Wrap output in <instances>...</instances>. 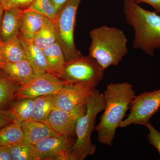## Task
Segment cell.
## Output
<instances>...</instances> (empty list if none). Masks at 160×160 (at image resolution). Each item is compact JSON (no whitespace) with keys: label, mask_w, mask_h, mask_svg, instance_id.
<instances>
[{"label":"cell","mask_w":160,"mask_h":160,"mask_svg":"<svg viewBox=\"0 0 160 160\" xmlns=\"http://www.w3.org/2000/svg\"><path fill=\"white\" fill-rule=\"evenodd\" d=\"M13 122L8 110L0 109V128Z\"/></svg>","instance_id":"obj_28"},{"label":"cell","mask_w":160,"mask_h":160,"mask_svg":"<svg viewBox=\"0 0 160 160\" xmlns=\"http://www.w3.org/2000/svg\"><path fill=\"white\" fill-rule=\"evenodd\" d=\"M91 43L89 55L106 70L117 66L128 54V40L122 30L116 27L100 26L89 32Z\"/></svg>","instance_id":"obj_3"},{"label":"cell","mask_w":160,"mask_h":160,"mask_svg":"<svg viewBox=\"0 0 160 160\" xmlns=\"http://www.w3.org/2000/svg\"><path fill=\"white\" fill-rule=\"evenodd\" d=\"M3 0H0V4H1V2H2V1Z\"/></svg>","instance_id":"obj_34"},{"label":"cell","mask_w":160,"mask_h":160,"mask_svg":"<svg viewBox=\"0 0 160 160\" xmlns=\"http://www.w3.org/2000/svg\"><path fill=\"white\" fill-rule=\"evenodd\" d=\"M0 160H12L8 147L0 146Z\"/></svg>","instance_id":"obj_30"},{"label":"cell","mask_w":160,"mask_h":160,"mask_svg":"<svg viewBox=\"0 0 160 160\" xmlns=\"http://www.w3.org/2000/svg\"><path fill=\"white\" fill-rule=\"evenodd\" d=\"M32 41L35 45L42 49L55 43L56 36L53 20L45 17L41 29Z\"/></svg>","instance_id":"obj_21"},{"label":"cell","mask_w":160,"mask_h":160,"mask_svg":"<svg viewBox=\"0 0 160 160\" xmlns=\"http://www.w3.org/2000/svg\"><path fill=\"white\" fill-rule=\"evenodd\" d=\"M123 9L127 23L134 29L133 48L154 56L156 49H160V16L143 9L133 0H124Z\"/></svg>","instance_id":"obj_2"},{"label":"cell","mask_w":160,"mask_h":160,"mask_svg":"<svg viewBox=\"0 0 160 160\" xmlns=\"http://www.w3.org/2000/svg\"><path fill=\"white\" fill-rule=\"evenodd\" d=\"M105 107L95 128L100 143L111 147L116 130L124 120L135 96L133 86L129 82L110 83L103 93Z\"/></svg>","instance_id":"obj_1"},{"label":"cell","mask_w":160,"mask_h":160,"mask_svg":"<svg viewBox=\"0 0 160 160\" xmlns=\"http://www.w3.org/2000/svg\"><path fill=\"white\" fill-rule=\"evenodd\" d=\"M81 0H68L58 12L53 20L57 42L62 50L66 62L82 57L74 39L77 14Z\"/></svg>","instance_id":"obj_5"},{"label":"cell","mask_w":160,"mask_h":160,"mask_svg":"<svg viewBox=\"0 0 160 160\" xmlns=\"http://www.w3.org/2000/svg\"><path fill=\"white\" fill-rule=\"evenodd\" d=\"M20 125L24 134V141L33 145L46 138L60 134L45 122L30 119Z\"/></svg>","instance_id":"obj_12"},{"label":"cell","mask_w":160,"mask_h":160,"mask_svg":"<svg viewBox=\"0 0 160 160\" xmlns=\"http://www.w3.org/2000/svg\"><path fill=\"white\" fill-rule=\"evenodd\" d=\"M21 85L0 69V109L6 110L15 100V95Z\"/></svg>","instance_id":"obj_17"},{"label":"cell","mask_w":160,"mask_h":160,"mask_svg":"<svg viewBox=\"0 0 160 160\" xmlns=\"http://www.w3.org/2000/svg\"><path fill=\"white\" fill-rule=\"evenodd\" d=\"M4 11V9H3L2 6L0 4V28H1V23H2Z\"/></svg>","instance_id":"obj_33"},{"label":"cell","mask_w":160,"mask_h":160,"mask_svg":"<svg viewBox=\"0 0 160 160\" xmlns=\"http://www.w3.org/2000/svg\"><path fill=\"white\" fill-rule=\"evenodd\" d=\"M86 111V104L71 111L54 108L49 114L47 123L58 134L72 136L75 134L78 120Z\"/></svg>","instance_id":"obj_11"},{"label":"cell","mask_w":160,"mask_h":160,"mask_svg":"<svg viewBox=\"0 0 160 160\" xmlns=\"http://www.w3.org/2000/svg\"><path fill=\"white\" fill-rule=\"evenodd\" d=\"M105 70L89 55L66 62L60 78L66 83H99Z\"/></svg>","instance_id":"obj_6"},{"label":"cell","mask_w":160,"mask_h":160,"mask_svg":"<svg viewBox=\"0 0 160 160\" xmlns=\"http://www.w3.org/2000/svg\"><path fill=\"white\" fill-rule=\"evenodd\" d=\"M129 114L120 125L121 128L131 125H144L160 109V89L145 91L134 97Z\"/></svg>","instance_id":"obj_7"},{"label":"cell","mask_w":160,"mask_h":160,"mask_svg":"<svg viewBox=\"0 0 160 160\" xmlns=\"http://www.w3.org/2000/svg\"><path fill=\"white\" fill-rule=\"evenodd\" d=\"M35 0H3L1 5L4 10L12 8L26 9L29 8Z\"/></svg>","instance_id":"obj_27"},{"label":"cell","mask_w":160,"mask_h":160,"mask_svg":"<svg viewBox=\"0 0 160 160\" xmlns=\"http://www.w3.org/2000/svg\"><path fill=\"white\" fill-rule=\"evenodd\" d=\"M75 142L71 136L59 134L44 139L34 146L39 160H70Z\"/></svg>","instance_id":"obj_10"},{"label":"cell","mask_w":160,"mask_h":160,"mask_svg":"<svg viewBox=\"0 0 160 160\" xmlns=\"http://www.w3.org/2000/svg\"><path fill=\"white\" fill-rule=\"evenodd\" d=\"M98 84L95 82L66 83L58 93L55 108L71 111L86 104Z\"/></svg>","instance_id":"obj_9"},{"label":"cell","mask_w":160,"mask_h":160,"mask_svg":"<svg viewBox=\"0 0 160 160\" xmlns=\"http://www.w3.org/2000/svg\"><path fill=\"white\" fill-rule=\"evenodd\" d=\"M144 126L149 130L147 137L149 143L157 149L160 155V132L156 129L150 122L146 123Z\"/></svg>","instance_id":"obj_26"},{"label":"cell","mask_w":160,"mask_h":160,"mask_svg":"<svg viewBox=\"0 0 160 160\" xmlns=\"http://www.w3.org/2000/svg\"><path fill=\"white\" fill-rule=\"evenodd\" d=\"M86 113L77 123V138L72 149L70 160H83L89 156L93 155L96 152V146L92 142L91 135L94 129L97 116L105 109L103 93L96 89L86 101Z\"/></svg>","instance_id":"obj_4"},{"label":"cell","mask_w":160,"mask_h":160,"mask_svg":"<svg viewBox=\"0 0 160 160\" xmlns=\"http://www.w3.org/2000/svg\"><path fill=\"white\" fill-rule=\"evenodd\" d=\"M2 69L21 86L35 76L32 66L27 59L15 62H5Z\"/></svg>","instance_id":"obj_16"},{"label":"cell","mask_w":160,"mask_h":160,"mask_svg":"<svg viewBox=\"0 0 160 160\" xmlns=\"http://www.w3.org/2000/svg\"><path fill=\"white\" fill-rule=\"evenodd\" d=\"M43 51L50 72L60 78L66 62L61 46L56 42Z\"/></svg>","instance_id":"obj_20"},{"label":"cell","mask_w":160,"mask_h":160,"mask_svg":"<svg viewBox=\"0 0 160 160\" xmlns=\"http://www.w3.org/2000/svg\"><path fill=\"white\" fill-rule=\"evenodd\" d=\"M136 3H145L152 6L157 13H160V0H133Z\"/></svg>","instance_id":"obj_29"},{"label":"cell","mask_w":160,"mask_h":160,"mask_svg":"<svg viewBox=\"0 0 160 160\" xmlns=\"http://www.w3.org/2000/svg\"><path fill=\"white\" fill-rule=\"evenodd\" d=\"M45 16L30 10L24 9L18 37L21 39L32 41L41 29Z\"/></svg>","instance_id":"obj_14"},{"label":"cell","mask_w":160,"mask_h":160,"mask_svg":"<svg viewBox=\"0 0 160 160\" xmlns=\"http://www.w3.org/2000/svg\"><path fill=\"white\" fill-rule=\"evenodd\" d=\"M24 10L18 8L4 10L0 28V37L3 42L18 37Z\"/></svg>","instance_id":"obj_13"},{"label":"cell","mask_w":160,"mask_h":160,"mask_svg":"<svg viewBox=\"0 0 160 160\" xmlns=\"http://www.w3.org/2000/svg\"><path fill=\"white\" fill-rule=\"evenodd\" d=\"M8 110L12 122L21 123L31 119L34 108L35 98H25L17 100Z\"/></svg>","instance_id":"obj_19"},{"label":"cell","mask_w":160,"mask_h":160,"mask_svg":"<svg viewBox=\"0 0 160 160\" xmlns=\"http://www.w3.org/2000/svg\"><path fill=\"white\" fill-rule=\"evenodd\" d=\"M66 84L65 81L49 72L35 75L29 82L21 86L15 95V99L35 98L58 93Z\"/></svg>","instance_id":"obj_8"},{"label":"cell","mask_w":160,"mask_h":160,"mask_svg":"<svg viewBox=\"0 0 160 160\" xmlns=\"http://www.w3.org/2000/svg\"><path fill=\"white\" fill-rule=\"evenodd\" d=\"M19 39L26 52V58L32 66L35 75L47 72L51 73L43 49L35 45L32 40Z\"/></svg>","instance_id":"obj_15"},{"label":"cell","mask_w":160,"mask_h":160,"mask_svg":"<svg viewBox=\"0 0 160 160\" xmlns=\"http://www.w3.org/2000/svg\"><path fill=\"white\" fill-rule=\"evenodd\" d=\"M2 53L5 62H15L27 59L25 50L18 37L3 42Z\"/></svg>","instance_id":"obj_23"},{"label":"cell","mask_w":160,"mask_h":160,"mask_svg":"<svg viewBox=\"0 0 160 160\" xmlns=\"http://www.w3.org/2000/svg\"><path fill=\"white\" fill-rule=\"evenodd\" d=\"M50 1L54 6L57 12H58L68 0H50Z\"/></svg>","instance_id":"obj_31"},{"label":"cell","mask_w":160,"mask_h":160,"mask_svg":"<svg viewBox=\"0 0 160 160\" xmlns=\"http://www.w3.org/2000/svg\"><path fill=\"white\" fill-rule=\"evenodd\" d=\"M8 148L12 160H39L34 145L25 141Z\"/></svg>","instance_id":"obj_24"},{"label":"cell","mask_w":160,"mask_h":160,"mask_svg":"<svg viewBox=\"0 0 160 160\" xmlns=\"http://www.w3.org/2000/svg\"><path fill=\"white\" fill-rule=\"evenodd\" d=\"M26 9L37 12L53 20L57 13L50 0H35Z\"/></svg>","instance_id":"obj_25"},{"label":"cell","mask_w":160,"mask_h":160,"mask_svg":"<svg viewBox=\"0 0 160 160\" xmlns=\"http://www.w3.org/2000/svg\"><path fill=\"white\" fill-rule=\"evenodd\" d=\"M58 93L35 98L34 108L31 119L47 122L49 114L55 108Z\"/></svg>","instance_id":"obj_18"},{"label":"cell","mask_w":160,"mask_h":160,"mask_svg":"<svg viewBox=\"0 0 160 160\" xmlns=\"http://www.w3.org/2000/svg\"><path fill=\"white\" fill-rule=\"evenodd\" d=\"M24 141L20 124L12 122L0 128V146L9 147Z\"/></svg>","instance_id":"obj_22"},{"label":"cell","mask_w":160,"mask_h":160,"mask_svg":"<svg viewBox=\"0 0 160 160\" xmlns=\"http://www.w3.org/2000/svg\"><path fill=\"white\" fill-rule=\"evenodd\" d=\"M3 42H4L2 40L1 37H0V69H2L5 63V61H4V58H3L2 53Z\"/></svg>","instance_id":"obj_32"}]
</instances>
